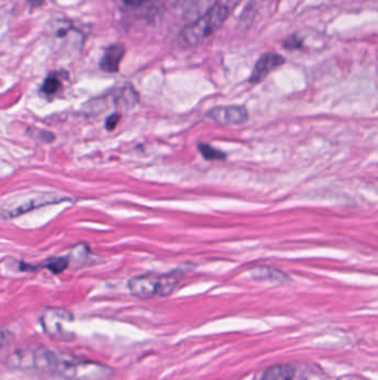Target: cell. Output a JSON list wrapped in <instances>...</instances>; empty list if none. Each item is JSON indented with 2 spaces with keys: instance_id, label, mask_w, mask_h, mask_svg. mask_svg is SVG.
I'll return each mask as SVG.
<instances>
[{
  "instance_id": "cell-14",
  "label": "cell",
  "mask_w": 378,
  "mask_h": 380,
  "mask_svg": "<svg viewBox=\"0 0 378 380\" xmlns=\"http://www.w3.org/2000/svg\"><path fill=\"white\" fill-rule=\"evenodd\" d=\"M120 118H121V115L116 114V112L110 115V116L107 118V120H105V128H107V131H114V128L118 125V122H120Z\"/></svg>"
},
{
  "instance_id": "cell-3",
  "label": "cell",
  "mask_w": 378,
  "mask_h": 380,
  "mask_svg": "<svg viewBox=\"0 0 378 380\" xmlns=\"http://www.w3.org/2000/svg\"><path fill=\"white\" fill-rule=\"evenodd\" d=\"M180 282L178 272L167 275L144 274L131 278L128 283L130 293L137 298L149 299L168 296Z\"/></svg>"
},
{
  "instance_id": "cell-17",
  "label": "cell",
  "mask_w": 378,
  "mask_h": 380,
  "mask_svg": "<svg viewBox=\"0 0 378 380\" xmlns=\"http://www.w3.org/2000/svg\"><path fill=\"white\" fill-rule=\"evenodd\" d=\"M123 1H125L127 5L138 7V6L142 5L146 0H123Z\"/></svg>"
},
{
  "instance_id": "cell-5",
  "label": "cell",
  "mask_w": 378,
  "mask_h": 380,
  "mask_svg": "<svg viewBox=\"0 0 378 380\" xmlns=\"http://www.w3.org/2000/svg\"><path fill=\"white\" fill-rule=\"evenodd\" d=\"M73 315L63 308H47L40 317L41 327L47 336L52 339L70 342L75 334L69 329Z\"/></svg>"
},
{
  "instance_id": "cell-18",
  "label": "cell",
  "mask_w": 378,
  "mask_h": 380,
  "mask_svg": "<svg viewBox=\"0 0 378 380\" xmlns=\"http://www.w3.org/2000/svg\"><path fill=\"white\" fill-rule=\"evenodd\" d=\"M29 1V3H31L33 6H41L43 3H45V0H28Z\"/></svg>"
},
{
  "instance_id": "cell-6",
  "label": "cell",
  "mask_w": 378,
  "mask_h": 380,
  "mask_svg": "<svg viewBox=\"0 0 378 380\" xmlns=\"http://www.w3.org/2000/svg\"><path fill=\"white\" fill-rule=\"evenodd\" d=\"M208 117L221 125H241L249 118L248 110L243 106L214 107L208 112Z\"/></svg>"
},
{
  "instance_id": "cell-2",
  "label": "cell",
  "mask_w": 378,
  "mask_h": 380,
  "mask_svg": "<svg viewBox=\"0 0 378 380\" xmlns=\"http://www.w3.org/2000/svg\"><path fill=\"white\" fill-rule=\"evenodd\" d=\"M63 357L47 348L33 347L18 349L6 359V365L13 370L54 374Z\"/></svg>"
},
{
  "instance_id": "cell-12",
  "label": "cell",
  "mask_w": 378,
  "mask_h": 380,
  "mask_svg": "<svg viewBox=\"0 0 378 380\" xmlns=\"http://www.w3.org/2000/svg\"><path fill=\"white\" fill-rule=\"evenodd\" d=\"M69 263H70V261H69L67 256H65V257L52 259V261L45 263L43 267H46L52 274L58 275L65 272L66 269L69 267Z\"/></svg>"
},
{
  "instance_id": "cell-15",
  "label": "cell",
  "mask_w": 378,
  "mask_h": 380,
  "mask_svg": "<svg viewBox=\"0 0 378 380\" xmlns=\"http://www.w3.org/2000/svg\"><path fill=\"white\" fill-rule=\"evenodd\" d=\"M301 46H302V41L297 38L296 36L289 37L287 41H284V47L287 49H289V50L301 48Z\"/></svg>"
},
{
  "instance_id": "cell-10",
  "label": "cell",
  "mask_w": 378,
  "mask_h": 380,
  "mask_svg": "<svg viewBox=\"0 0 378 380\" xmlns=\"http://www.w3.org/2000/svg\"><path fill=\"white\" fill-rule=\"evenodd\" d=\"M253 277L257 280H278V282H282V279L285 277V275L282 272H278L276 269L262 266L254 269Z\"/></svg>"
},
{
  "instance_id": "cell-13",
  "label": "cell",
  "mask_w": 378,
  "mask_h": 380,
  "mask_svg": "<svg viewBox=\"0 0 378 380\" xmlns=\"http://www.w3.org/2000/svg\"><path fill=\"white\" fill-rule=\"evenodd\" d=\"M60 89H61V82L54 75H50V76L47 77L46 80L43 82V87H41V92L47 96L54 95Z\"/></svg>"
},
{
  "instance_id": "cell-11",
  "label": "cell",
  "mask_w": 378,
  "mask_h": 380,
  "mask_svg": "<svg viewBox=\"0 0 378 380\" xmlns=\"http://www.w3.org/2000/svg\"><path fill=\"white\" fill-rule=\"evenodd\" d=\"M197 149L201 152V155L204 157L206 161H223L227 158V154L221 152V150L216 149L213 146L208 144L197 145Z\"/></svg>"
},
{
  "instance_id": "cell-8",
  "label": "cell",
  "mask_w": 378,
  "mask_h": 380,
  "mask_svg": "<svg viewBox=\"0 0 378 380\" xmlns=\"http://www.w3.org/2000/svg\"><path fill=\"white\" fill-rule=\"evenodd\" d=\"M125 52V48L121 45H112L108 47L101 59L100 68L105 73H118Z\"/></svg>"
},
{
  "instance_id": "cell-7",
  "label": "cell",
  "mask_w": 378,
  "mask_h": 380,
  "mask_svg": "<svg viewBox=\"0 0 378 380\" xmlns=\"http://www.w3.org/2000/svg\"><path fill=\"white\" fill-rule=\"evenodd\" d=\"M284 63H285V59L282 57L281 54H275V52H266V54H262L254 66L253 71L250 77V82L253 85L259 84L272 71L281 67Z\"/></svg>"
},
{
  "instance_id": "cell-4",
  "label": "cell",
  "mask_w": 378,
  "mask_h": 380,
  "mask_svg": "<svg viewBox=\"0 0 378 380\" xmlns=\"http://www.w3.org/2000/svg\"><path fill=\"white\" fill-rule=\"evenodd\" d=\"M54 375L67 380H112L116 372L112 367L98 361L63 357Z\"/></svg>"
},
{
  "instance_id": "cell-9",
  "label": "cell",
  "mask_w": 378,
  "mask_h": 380,
  "mask_svg": "<svg viewBox=\"0 0 378 380\" xmlns=\"http://www.w3.org/2000/svg\"><path fill=\"white\" fill-rule=\"evenodd\" d=\"M294 368L289 365H275L265 370L262 380H293Z\"/></svg>"
},
{
  "instance_id": "cell-1",
  "label": "cell",
  "mask_w": 378,
  "mask_h": 380,
  "mask_svg": "<svg viewBox=\"0 0 378 380\" xmlns=\"http://www.w3.org/2000/svg\"><path fill=\"white\" fill-rule=\"evenodd\" d=\"M229 9L225 5H214L206 14L195 22L188 24L179 35V44L189 48L200 45L202 41L213 35L227 20Z\"/></svg>"
},
{
  "instance_id": "cell-16",
  "label": "cell",
  "mask_w": 378,
  "mask_h": 380,
  "mask_svg": "<svg viewBox=\"0 0 378 380\" xmlns=\"http://www.w3.org/2000/svg\"><path fill=\"white\" fill-rule=\"evenodd\" d=\"M11 340H13V334H11L9 330L1 329V330H0V348H3L5 347L6 345H8Z\"/></svg>"
}]
</instances>
